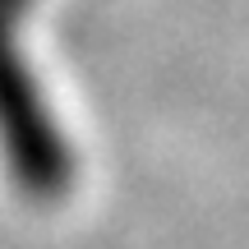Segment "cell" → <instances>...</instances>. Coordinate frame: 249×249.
Instances as JSON below:
<instances>
[{
	"mask_svg": "<svg viewBox=\"0 0 249 249\" xmlns=\"http://www.w3.org/2000/svg\"><path fill=\"white\" fill-rule=\"evenodd\" d=\"M18 5H23V0H0V18H5V14H14Z\"/></svg>",
	"mask_w": 249,
	"mask_h": 249,
	"instance_id": "cell-1",
	"label": "cell"
}]
</instances>
